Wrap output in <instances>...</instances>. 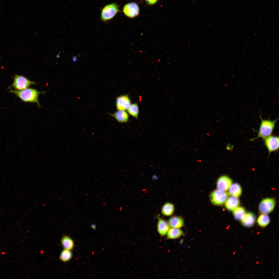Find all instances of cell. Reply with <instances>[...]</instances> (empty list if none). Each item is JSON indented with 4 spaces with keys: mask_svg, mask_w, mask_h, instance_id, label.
Listing matches in <instances>:
<instances>
[{
    "mask_svg": "<svg viewBox=\"0 0 279 279\" xmlns=\"http://www.w3.org/2000/svg\"><path fill=\"white\" fill-rule=\"evenodd\" d=\"M167 238L169 239L177 238L184 235L183 231L180 228H169L166 234Z\"/></svg>",
    "mask_w": 279,
    "mask_h": 279,
    "instance_id": "e0dca14e",
    "label": "cell"
},
{
    "mask_svg": "<svg viewBox=\"0 0 279 279\" xmlns=\"http://www.w3.org/2000/svg\"><path fill=\"white\" fill-rule=\"evenodd\" d=\"M256 221L254 214L251 212L245 213L244 217L241 221V223L244 227L250 228L253 226Z\"/></svg>",
    "mask_w": 279,
    "mask_h": 279,
    "instance_id": "7c38bea8",
    "label": "cell"
},
{
    "mask_svg": "<svg viewBox=\"0 0 279 279\" xmlns=\"http://www.w3.org/2000/svg\"><path fill=\"white\" fill-rule=\"evenodd\" d=\"M259 117L261 122L258 135L256 137L251 140V141H253L259 138L264 139L271 135L274 129L276 123L278 120V119L273 120L269 119H264L262 118L261 114Z\"/></svg>",
    "mask_w": 279,
    "mask_h": 279,
    "instance_id": "7a4b0ae2",
    "label": "cell"
},
{
    "mask_svg": "<svg viewBox=\"0 0 279 279\" xmlns=\"http://www.w3.org/2000/svg\"><path fill=\"white\" fill-rule=\"evenodd\" d=\"M33 84H36L22 75L16 74L14 76L12 86L15 90H20L28 88Z\"/></svg>",
    "mask_w": 279,
    "mask_h": 279,
    "instance_id": "277c9868",
    "label": "cell"
},
{
    "mask_svg": "<svg viewBox=\"0 0 279 279\" xmlns=\"http://www.w3.org/2000/svg\"><path fill=\"white\" fill-rule=\"evenodd\" d=\"M123 11L127 17L130 18H133L139 14L140 9L137 4L134 2H131L127 3L124 6Z\"/></svg>",
    "mask_w": 279,
    "mask_h": 279,
    "instance_id": "ba28073f",
    "label": "cell"
},
{
    "mask_svg": "<svg viewBox=\"0 0 279 279\" xmlns=\"http://www.w3.org/2000/svg\"><path fill=\"white\" fill-rule=\"evenodd\" d=\"M120 12L119 7L114 3L107 4L102 10L100 18L104 22H106L113 19Z\"/></svg>",
    "mask_w": 279,
    "mask_h": 279,
    "instance_id": "3957f363",
    "label": "cell"
},
{
    "mask_svg": "<svg viewBox=\"0 0 279 279\" xmlns=\"http://www.w3.org/2000/svg\"><path fill=\"white\" fill-rule=\"evenodd\" d=\"M229 189V194L232 196L238 198L242 194L241 187L237 183H235L231 184Z\"/></svg>",
    "mask_w": 279,
    "mask_h": 279,
    "instance_id": "d6986e66",
    "label": "cell"
},
{
    "mask_svg": "<svg viewBox=\"0 0 279 279\" xmlns=\"http://www.w3.org/2000/svg\"><path fill=\"white\" fill-rule=\"evenodd\" d=\"M278 136L270 135L264 139V143L269 153L277 151L279 146Z\"/></svg>",
    "mask_w": 279,
    "mask_h": 279,
    "instance_id": "8992f818",
    "label": "cell"
},
{
    "mask_svg": "<svg viewBox=\"0 0 279 279\" xmlns=\"http://www.w3.org/2000/svg\"><path fill=\"white\" fill-rule=\"evenodd\" d=\"M233 213L236 220L241 221L245 214V211L243 207H237L233 210Z\"/></svg>",
    "mask_w": 279,
    "mask_h": 279,
    "instance_id": "ffe728a7",
    "label": "cell"
},
{
    "mask_svg": "<svg viewBox=\"0 0 279 279\" xmlns=\"http://www.w3.org/2000/svg\"><path fill=\"white\" fill-rule=\"evenodd\" d=\"M130 104V100L127 95H122L117 98L116 107L118 110H125L127 109Z\"/></svg>",
    "mask_w": 279,
    "mask_h": 279,
    "instance_id": "30bf717a",
    "label": "cell"
},
{
    "mask_svg": "<svg viewBox=\"0 0 279 279\" xmlns=\"http://www.w3.org/2000/svg\"><path fill=\"white\" fill-rule=\"evenodd\" d=\"M275 203V200L273 198H268L264 199L259 205V211L263 214L269 213L273 210Z\"/></svg>",
    "mask_w": 279,
    "mask_h": 279,
    "instance_id": "52a82bcc",
    "label": "cell"
},
{
    "mask_svg": "<svg viewBox=\"0 0 279 279\" xmlns=\"http://www.w3.org/2000/svg\"><path fill=\"white\" fill-rule=\"evenodd\" d=\"M170 227L180 228L184 225V220L181 217L174 216L170 218L168 221Z\"/></svg>",
    "mask_w": 279,
    "mask_h": 279,
    "instance_id": "5bb4252c",
    "label": "cell"
},
{
    "mask_svg": "<svg viewBox=\"0 0 279 279\" xmlns=\"http://www.w3.org/2000/svg\"><path fill=\"white\" fill-rule=\"evenodd\" d=\"M72 256V253L71 250L64 249L60 253L59 258L63 262H66L71 259Z\"/></svg>",
    "mask_w": 279,
    "mask_h": 279,
    "instance_id": "7402d4cb",
    "label": "cell"
},
{
    "mask_svg": "<svg viewBox=\"0 0 279 279\" xmlns=\"http://www.w3.org/2000/svg\"><path fill=\"white\" fill-rule=\"evenodd\" d=\"M61 242L64 249L71 250L74 247V245L73 240L68 236H63L61 239Z\"/></svg>",
    "mask_w": 279,
    "mask_h": 279,
    "instance_id": "2e32d148",
    "label": "cell"
},
{
    "mask_svg": "<svg viewBox=\"0 0 279 279\" xmlns=\"http://www.w3.org/2000/svg\"><path fill=\"white\" fill-rule=\"evenodd\" d=\"M174 209V206L172 203L169 202H166L162 206L161 213L164 216H169L173 214Z\"/></svg>",
    "mask_w": 279,
    "mask_h": 279,
    "instance_id": "ac0fdd59",
    "label": "cell"
},
{
    "mask_svg": "<svg viewBox=\"0 0 279 279\" xmlns=\"http://www.w3.org/2000/svg\"><path fill=\"white\" fill-rule=\"evenodd\" d=\"M225 203L226 208L229 211H232L238 206L240 202L237 197L231 196L227 199Z\"/></svg>",
    "mask_w": 279,
    "mask_h": 279,
    "instance_id": "4fadbf2b",
    "label": "cell"
},
{
    "mask_svg": "<svg viewBox=\"0 0 279 279\" xmlns=\"http://www.w3.org/2000/svg\"><path fill=\"white\" fill-rule=\"evenodd\" d=\"M228 196L227 193L225 191L218 189L214 190L211 193L210 198L213 204L219 206L223 205L225 202Z\"/></svg>",
    "mask_w": 279,
    "mask_h": 279,
    "instance_id": "5b68a950",
    "label": "cell"
},
{
    "mask_svg": "<svg viewBox=\"0 0 279 279\" xmlns=\"http://www.w3.org/2000/svg\"><path fill=\"white\" fill-rule=\"evenodd\" d=\"M128 113L131 115L137 118L139 113V108L136 103L130 104L127 109Z\"/></svg>",
    "mask_w": 279,
    "mask_h": 279,
    "instance_id": "603a6c76",
    "label": "cell"
},
{
    "mask_svg": "<svg viewBox=\"0 0 279 279\" xmlns=\"http://www.w3.org/2000/svg\"><path fill=\"white\" fill-rule=\"evenodd\" d=\"M232 182V180L228 176H222L218 180L216 184L217 188L220 190L225 191L229 189Z\"/></svg>",
    "mask_w": 279,
    "mask_h": 279,
    "instance_id": "9c48e42d",
    "label": "cell"
},
{
    "mask_svg": "<svg viewBox=\"0 0 279 279\" xmlns=\"http://www.w3.org/2000/svg\"><path fill=\"white\" fill-rule=\"evenodd\" d=\"M270 221V218L269 216L264 214L260 215L257 220L258 224L262 227H266L269 224Z\"/></svg>",
    "mask_w": 279,
    "mask_h": 279,
    "instance_id": "44dd1931",
    "label": "cell"
},
{
    "mask_svg": "<svg viewBox=\"0 0 279 279\" xmlns=\"http://www.w3.org/2000/svg\"><path fill=\"white\" fill-rule=\"evenodd\" d=\"M91 227L92 228H96V225H95V224H91Z\"/></svg>",
    "mask_w": 279,
    "mask_h": 279,
    "instance_id": "d4e9b609",
    "label": "cell"
},
{
    "mask_svg": "<svg viewBox=\"0 0 279 279\" xmlns=\"http://www.w3.org/2000/svg\"><path fill=\"white\" fill-rule=\"evenodd\" d=\"M158 219L157 231L161 236H164L166 235L170 228L168 222L159 217Z\"/></svg>",
    "mask_w": 279,
    "mask_h": 279,
    "instance_id": "8fae6325",
    "label": "cell"
},
{
    "mask_svg": "<svg viewBox=\"0 0 279 279\" xmlns=\"http://www.w3.org/2000/svg\"><path fill=\"white\" fill-rule=\"evenodd\" d=\"M10 91L11 93L15 94L22 101L36 103L39 107H40V105L38 101L39 95L40 94L44 93V92H40L32 88H28L20 90H12Z\"/></svg>",
    "mask_w": 279,
    "mask_h": 279,
    "instance_id": "6da1fadb",
    "label": "cell"
},
{
    "mask_svg": "<svg viewBox=\"0 0 279 279\" xmlns=\"http://www.w3.org/2000/svg\"><path fill=\"white\" fill-rule=\"evenodd\" d=\"M118 122L121 123L127 122L129 119L128 114L125 110H118L112 115Z\"/></svg>",
    "mask_w": 279,
    "mask_h": 279,
    "instance_id": "9a60e30c",
    "label": "cell"
},
{
    "mask_svg": "<svg viewBox=\"0 0 279 279\" xmlns=\"http://www.w3.org/2000/svg\"><path fill=\"white\" fill-rule=\"evenodd\" d=\"M147 3L149 5H153L156 4L158 0H145Z\"/></svg>",
    "mask_w": 279,
    "mask_h": 279,
    "instance_id": "cb8c5ba5",
    "label": "cell"
}]
</instances>
